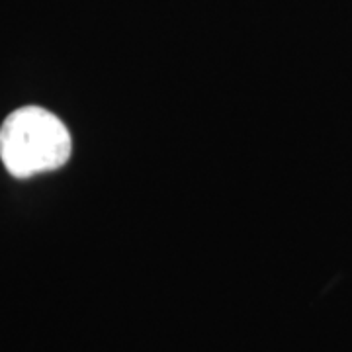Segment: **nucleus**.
I'll list each match as a JSON object with an SVG mask.
<instances>
[{"mask_svg": "<svg viewBox=\"0 0 352 352\" xmlns=\"http://www.w3.org/2000/svg\"><path fill=\"white\" fill-rule=\"evenodd\" d=\"M73 149L69 129L39 106H24L0 126V159L14 178H30L67 164Z\"/></svg>", "mask_w": 352, "mask_h": 352, "instance_id": "nucleus-1", "label": "nucleus"}]
</instances>
